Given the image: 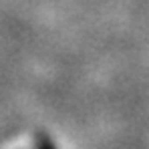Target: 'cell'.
<instances>
[{
    "label": "cell",
    "mask_w": 149,
    "mask_h": 149,
    "mask_svg": "<svg viewBox=\"0 0 149 149\" xmlns=\"http://www.w3.org/2000/svg\"><path fill=\"white\" fill-rule=\"evenodd\" d=\"M32 141H34V149H56L54 141L50 139V135L45 133V131H36Z\"/></svg>",
    "instance_id": "cell-1"
}]
</instances>
